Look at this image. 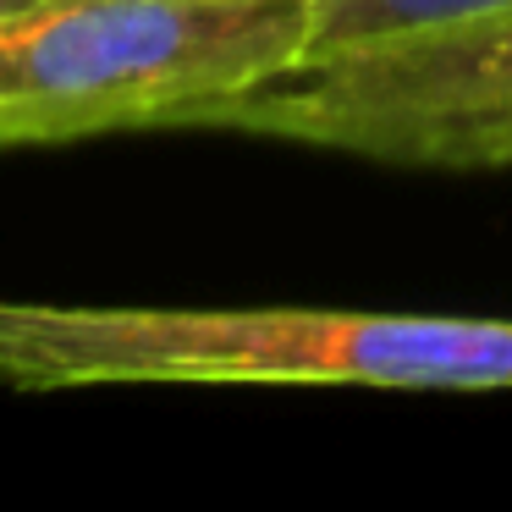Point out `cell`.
<instances>
[{"mask_svg": "<svg viewBox=\"0 0 512 512\" xmlns=\"http://www.w3.org/2000/svg\"><path fill=\"white\" fill-rule=\"evenodd\" d=\"M193 133L265 138L402 171H512V6L314 56L221 100Z\"/></svg>", "mask_w": 512, "mask_h": 512, "instance_id": "3", "label": "cell"}, {"mask_svg": "<svg viewBox=\"0 0 512 512\" xmlns=\"http://www.w3.org/2000/svg\"><path fill=\"white\" fill-rule=\"evenodd\" d=\"M17 6H28V0H0V17H6V12H17Z\"/></svg>", "mask_w": 512, "mask_h": 512, "instance_id": "5", "label": "cell"}, {"mask_svg": "<svg viewBox=\"0 0 512 512\" xmlns=\"http://www.w3.org/2000/svg\"><path fill=\"white\" fill-rule=\"evenodd\" d=\"M309 50L314 0H28L0 17V149L199 127Z\"/></svg>", "mask_w": 512, "mask_h": 512, "instance_id": "2", "label": "cell"}, {"mask_svg": "<svg viewBox=\"0 0 512 512\" xmlns=\"http://www.w3.org/2000/svg\"><path fill=\"white\" fill-rule=\"evenodd\" d=\"M0 380L89 386H364L512 391V320L303 303L0 298Z\"/></svg>", "mask_w": 512, "mask_h": 512, "instance_id": "1", "label": "cell"}, {"mask_svg": "<svg viewBox=\"0 0 512 512\" xmlns=\"http://www.w3.org/2000/svg\"><path fill=\"white\" fill-rule=\"evenodd\" d=\"M512 0H314V56H336V50L380 45V39H402L419 28H441L474 12H496Z\"/></svg>", "mask_w": 512, "mask_h": 512, "instance_id": "4", "label": "cell"}]
</instances>
